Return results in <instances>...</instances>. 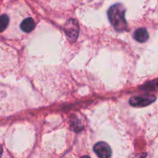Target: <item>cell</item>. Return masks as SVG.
I'll use <instances>...</instances> for the list:
<instances>
[{
	"label": "cell",
	"mask_w": 158,
	"mask_h": 158,
	"mask_svg": "<svg viewBox=\"0 0 158 158\" xmlns=\"http://www.w3.org/2000/svg\"><path fill=\"white\" fill-rule=\"evenodd\" d=\"M125 7L120 3L111 6L107 12L108 19L118 32L125 30L127 29V21L125 19Z\"/></svg>",
	"instance_id": "1"
},
{
	"label": "cell",
	"mask_w": 158,
	"mask_h": 158,
	"mask_svg": "<svg viewBox=\"0 0 158 158\" xmlns=\"http://www.w3.org/2000/svg\"><path fill=\"white\" fill-rule=\"evenodd\" d=\"M64 31L66 34L67 38L70 40V42H76L78 38L79 25L75 19H69L66 23L64 26Z\"/></svg>",
	"instance_id": "2"
},
{
	"label": "cell",
	"mask_w": 158,
	"mask_h": 158,
	"mask_svg": "<svg viewBox=\"0 0 158 158\" xmlns=\"http://www.w3.org/2000/svg\"><path fill=\"white\" fill-rule=\"evenodd\" d=\"M156 99L157 98H156L155 96L146 94V95L136 96V97H131L129 102L131 106H137V107H141L142 106V107H143V106H146L154 103Z\"/></svg>",
	"instance_id": "3"
},
{
	"label": "cell",
	"mask_w": 158,
	"mask_h": 158,
	"mask_svg": "<svg viewBox=\"0 0 158 158\" xmlns=\"http://www.w3.org/2000/svg\"><path fill=\"white\" fill-rule=\"evenodd\" d=\"M94 152L101 158L110 157L112 155V151L109 145L105 142H99L94 146Z\"/></svg>",
	"instance_id": "4"
},
{
	"label": "cell",
	"mask_w": 158,
	"mask_h": 158,
	"mask_svg": "<svg viewBox=\"0 0 158 158\" xmlns=\"http://www.w3.org/2000/svg\"><path fill=\"white\" fill-rule=\"evenodd\" d=\"M35 26V22H34L33 19L30 18V17L25 19L20 24V28L25 32H30L31 31L33 30Z\"/></svg>",
	"instance_id": "5"
},
{
	"label": "cell",
	"mask_w": 158,
	"mask_h": 158,
	"mask_svg": "<svg viewBox=\"0 0 158 158\" xmlns=\"http://www.w3.org/2000/svg\"><path fill=\"white\" fill-rule=\"evenodd\" d=\"M134 38L139 43H145L149 39V34L146 29L139 28L134 32Z\"/></svg>",
	"instance_id": "6"
},
{
	"label": "cell",
	"mask_w": 158,
	"mask_h": 158,
	"mask_svg": "<svg viewBox=\"0 0 158 158\" xmlns=\"http://www.w3.org/2000/svg\"><path fill=\"white\" fill-rule=\"evenodd\" d=\"M9 23V16L7 15H2L1 19H0V29H1V32H3L7 28Z\"/></svg>",
	"instance_id": "7"
}]
</instances>
